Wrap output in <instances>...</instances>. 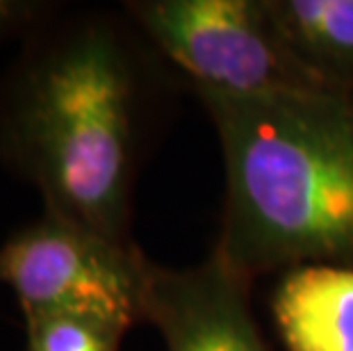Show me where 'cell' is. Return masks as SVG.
<instances>
[{
	"label": "cell",
	"mask_w": 353,
	"mask_h": 351,
	"mask_svg": "<svg viewBox=\"0 0 353 351\" xmlns=\"http://www.w3.org/2000/svg\"><path fill=\"white\" fill-rule=\"evenodd\" d=\"M137 160V73L103 21L28 37L0 78V164L41 192L43 208L130 244Z\"/></svg>",
	"instance_id": "cell-1"
},
{
	"label": "cell",
	"mask_w": 353,
	"mask_h": 351,
	"mask_svg": "<svg viewBox=\"0 0 353 351\" xmlns=\"http://www.w3.org/2000/svg\"><path fill=\"white\" fill-rule=\"evenodd\" d=\"M221 141L226 217L216 251L242 279L353 265L349 92L235 96L199 89Z\"/></svg>",
	"instance_id": "cell-2"
},
{
	"label": "cell",
	"mask_w": 353,
	"mask_h": 351,
	"mask_svg": "<svg viewBox=\"0 0 353 351\" xmlns=\"http://www.w3.org/2000/svg\"><path fill=\"white\" fill-rule=\"evenodd\" d=\"M128 12L196 89L235 96L335 89L294 55L267 3L141 0L128 3Z\"/></svg>",
	"instance_id": "cell-3"
},
{
	"label": "cell",
	"mask_w": 353,
	"mask_h": 351,
	"mask_svg": "<svg viewBox=\"0 0 353 351\" xmlns=\"http://www.w3.org/2000/svg\"><path fill=\"white\" fill-rule=\"evenodd\" d=\"M148 260L55 212L28 223L0 246V283L26 315L66 312L128 331L144 319Z\"/></svg>",
	"instance_id": "cell-4"
},
{
	"label": "cell",
	"mask_w": 353,
	"mask_h": 351,
	"mask_svg": "<svg viewBox=\"0 0 353 351\" xmlns=\"http://www.w3.org/2000/svg\"><path fill=\"white\" fill-rule=\"evenodd\" d=\"M246 285L219 251L192 270L148 263L144 319L160 331L167 351H269Z\"/></svg>",
	"instance_id": "cell-5"
},
{
	"label": "cell",
	"mask_w": 353,
	"mask_h": 351,
	"mask_svg": "<svg viewBox=\"0 0 353 351\" xmlns=\"http://www.w3.org/2000/svg\"><path fill=\"white\" fill-rule=\"evenodd\" d=\"M272 308L288 351H353V265L290 270Z\"/></svg>",
	"instance_id": "cell-6"
},
{
	"label": "cell",
	"mask_w": 353,
	"mask_h": 351,
	"mask_svg": "<svg viewBox=\"0 0 353 351\" xmlns=\"http://www.w3.org/2000/svg\"><path fill=\"white\" fill-rule=\"evenodd\" d=\"M288 46L335 89L353 82V0H267Z\"/></svg>",
	"instance_id": "cell-7"
},
{
	"label": "cell",
	"mask_w": 353,
	"mask_h": 351,
	"mask_svg": "<svg viewBox=\"0 0 353 351\" xmlns=\"http://www.w3.org/2000/svg\"><path fill=\"white\" fill-rule=\"evenodd\" d=\"M28 351H119L125 331L94 317L41 312L26 315Z\"/></svg>",
	"instance_id": "cell-8"
},
{
	"label": "cell",
	"mask_w": 353,
	"mask_h": 351,
	"mask_svg": "<svg viewBox=\"0 0 353 351\" xmlns=\"http://www.w3.org/2000/svg\"><path fill=\"white\" fill-rule=\"evenodd\" d=\"M46 14V5L28 0H0V46L17 37H30Z\"/></svg>",
	"instance_id": "cell-9"
}]
</instances>
